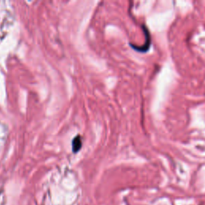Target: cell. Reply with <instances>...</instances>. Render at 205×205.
<instances>
[{"label":"cell","mask_w":205,"mask_h":205,"mask_svg":"<svg viewBox=\"0 0 205 205\" xmlns=\"http://www.w3.org/2000/svg\"><path fill=\"white\" fill-rule=\"evenodd\" d=\"M81 147V140H75L73 143V149L77 151Z\"/></svg>","instance_id":"1"}]
</instances>
